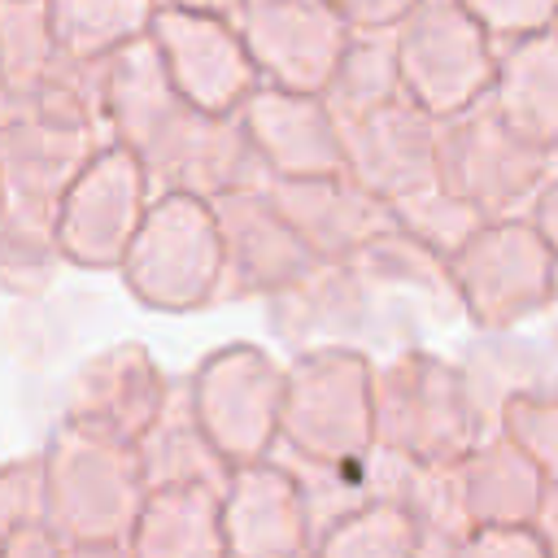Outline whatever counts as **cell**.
<instances>
[{"instance_id":"cell-41","label":"cell","mask_w":558,"mask_h":558,"mask_svg":"<svg viewBox=\"0 0 558 558\" xmlns=\"http://www.w3.org/2000/svg\"><path fill=\"white\" fill-rule=\"evenodd\" d=\"M4 196H9V187H4V170H0V205H4Z\"/></svg>"},{"instance_id":"cell-37","label":"cell","mask_w":558,"mask_h":558,"mask_svg":"<svg viewBox=\"0 0 558 558\" xmlns=\"http://www.w3.org/2000/svg\"><path fill=\"white\" fill-rule=\"evenodd\" d=\"M0 558H65L57 532L48 527V519H31L22 527H13L4 541H0Z\"/></svg>"},{"instance_id":"cell-39","label":"cell","mask_w":558,"mask_h":558,"mask_svg":"<svg viewBox=\"0 0 558 558\" xmlns=\"http://www.w3.org/2000/svg\"><path fill=\"white\" fill-rule=\"evenodd\" d=\"M536 532H541V541H545V554L558 558V484L545 488V501H541V510H536Z\"/></svg>"},{"instance_id":"cell-36","label":"cell","mask_w":558,"mask_h":558,"mask_svg":"<svg viewBox=\"0 0 558 558\" xmlns=\"http://www.w3.org/2000/svg\"><path fill=\"white\" fill-rule=\"evenodd\" d=\"M353 31H392L418 0H327Z\"/></svg>"},{"instance_id":"cell-1","label":"cell","mask_w":558,"mask_h":558,"mask_svg":"<svg viewBox=\"0 0 558 558\" xmlns=\"http://www.w3.org/2000/svg\"><path fill=\"white\" fill-rule=\"evenodd\" d=\"M96 109L105 140L144 161L153 192L174 187L214 201L266 183L240 118L187 105L148 35L96 65Z\"/></svg>"},{"instance_id":"cell-11","label":"cell","mask_w":558,"mask_h":558,"mask_svg":"<svg viewBox=\"0 0 558 558\" xmlns=\"http://www.w3.org/2000/svg\"><path fill=\"white\" fill-rule=\"evenodd\" d=\"M148 201H153V179L144 161L118 140H105L52 201V222L65 266L113 270Z\"/></svg>"},{"instance_id":"cell-2","label":"cell","mask_w":558,"mask_h":558,"mask_svg":"<svg viewBox=\"0 0 558 558\" xmlns=\"http://www.w3.org/2000/svg\"><path fill=\"white\" fill-rule=\"evenodd\" d=\"M44 519L65 558H105L131 545L140 501L148 493L135 445L57 418L44 449Z\"/></svg>"},{"instance_id":"cell-32","label":"cell","mask_w":558,"mask_h":558,"mask_svg":"<svg viewBox=\"0 0 558 558\" xmlns=\"http://www.w3.org/2000/svg\"><path fill=\"white\" fill-rule=\"evenodd\" d=\"M497 432H506L549 484H558V384L523 388L501 401Z\"/></svg>"},{"instance_id":"cell-30","label":"cell","mask_w":558,"mask_h":558,"mask_svg":"<svg viewBox=\"0 0 558 558\" xmlns=\"http://www.w3.org/2000/svg\"><path fill=\"white\" fill-rule=\"evenodd\" d=\"M388 218H392L401 231H410L418 244H427L432 253L453 257V253L484 227L488 214L475 209L466 196H458L449 183L432 179V183H423V187H414V192L388 201Z\"/></svg>"},{"instance_id":"cell-20","label":"cell","mask_w":558,"mask_h":558,"mask_svg":"<svg viewBox=\"0 0 558 558\" xmlns=\"http://www.w3.org/2000/svg\"><path fill=\"white\" fill-rule=\"evenodd\" d=\"M458 506L471 527L484 523H536V510L545 501L549 480L541 466L506 436V432H484L453 466H449Z\"/></svg>"},{"instance_id":"cell-13","label":"cell","mask_w":558,"mask_h":558,"mask_svg":"<svg viewBox=\"0 0 558 558\" xmlns=\"http://www.w3.org/2000/svg\"><path fill=\"white\" fill-rule=\"evenodd\" d=\"M153 48L161 52V65L170 83L183 92L187 105L205 113H235L244 96L262 83L248 44L227 13H196L157 4L148 26Z\"/></svg>"},{"instance_id":"cell-40","label":"cell","mask_w":558,"mask_h":558,"mask_svg":"<svg viewBox=\"0 0 558 558\" xmlns=\"http://www.w3.org/2000/svg\"><path fill=\"white\" fill-rule=\"evenodd\" d=\"M157 4H174V9H196V13H235L240 0H157Z\"/></svg>"},{"instance_id":"cell-3","label":"cell","mask_w":558,"mask_h":558,"mask_svg":"<svg viewBox=\"0 0 558 558\" xmlns=\"http://www.w3.org/2000/svg\"><path fill=\"white\" fill-rule=\"evenodd\" d=\"M96 65L65 57L44 87L0 105V170L13 196L52 205L83 161L105 144Z\"/></svg>"},{"instance_id":"cell-19","label":"cell","mask_w":558,"mask_h":558,"mask_svg":"<svg viewBox=\"0 0 558 558\" xmlns=\"http://www.w3.org/2000/svg\"><path fill=\"white\" fill-rule=\"evenodd\" d=\"M270 201L318 262H349L388 222V205L344 170L266 179Z\"/></svg>"},{"instance_id":"cell-17","label":"cell","mask_w":558,"mask_h":558,"mask_svg":"<svg viewBox=\"0 0 558 558\" xmlns=\"http://www.w3.org/2000/svg\"><path fill=\"white\" fill-rule=\"evenodd\" d=\"M170 388H174V379L166 375V366L153 357L148 344L118 340V344H105L100 353H92L74 371V379L65 388L61 418H70L87 432H100L109 440L135 445L148 432V423L161 414Z\"/></svg>"},{"instance_id":"cell-14","label":"cell","mask_w":558,"mask_h":558,"mask_svg":"<svg viewBox=\"0 0 558 558\" xmlns=\"http://www.w3.org/2000/svg\"><path fill=\"white\" fill-rule=\"evenodd\" d=\"M231 17L262 83L301 92H323L353 31L327 0H240Z\"/></svg>"},{"instance_id":"cell-34","label":"cell","mask_w":558,"mask_h":558,"mask_svg":"<svg viewBox=\"0 0 558 558\" xmlns=\"http://www.w3.org/2000/svg\"><path fill=\"white\" fill-rule=\"evenodd\" d=\"M497 44L558 22V0H458Z\"/></svg>"},{"instance_id":"cell-18","label":"cell","mask_w":558,"mask_h":558,"mask_svg":"<svg viewBox=\"0 0 558 558\" xmlns=\"http://www.w3.org/2000/svg\"><path fill=\"white\" fill-rule=\"evenodd\" d=\"M266 179L288 174H323L344 170V135L340 118L323 100V92L257 83L235 109Z\"/></svg>"},{"instance_id":"cell-10","label":"cell","mask_w":558,"mask_h":558,"mask_svg":"<svg viewBox=\"0 0 558 558\" xmlns=\"http://www.w3.org/2000/svg\"><path fill=\"white\" fill-rule=\"evenodd\" d=\"M554 174V153L506 122L493 100H480L440 122V170L436 179L466 196L488 218L527 214L541 183Z\"/></svg>"},{"instance_id":"cell-25","label":"cell","mask_w":558,"mask_h":558,"mask_svg":"<svg viewBox=\"0 0 558 558\" xmlns=\"http://www.w3.org/2000/svg\"><path fill=\"white\" fill-rule=\"evenodd\" d=\"M65 266L52 205L31 196H4L0 205V292L9 296H44Z\"/></svg>"},{"instance_id":"cell-33","label":"cell","mask_w":558,"mask_h":558,"mask_svg":"<svg viewBox=\"0 0 558 558\" xmlns=\"http://www.w3.org/2000/svg\"><path fill=\"white\" fill-rule=\"evenodd\" d=\"M44 514V462L35 453H17L0 462V541Z\"/></svg>"},{"instance_id":"cell-16","label":"cell","mask_w":558,"mask_h":558,"mask_svg":"<svg viewBox=\"0 0 558 558\" xmlns=\"http://www.w3.org/2000/svg\"><path fill=\"white\" fill-rule=\"evenodd\" d=\"M344 174L357 179L384 205L432 183L440 170V118L405 92L375 105L362 118L340 122Z\"/></svg>"},{"instance_id":"cell-6","label":"cell","mask_w":558,"mask_h":558,"mask_svg":"<svg viewBox=\"0 0 558 558\" xmlns=\"http://www.w3.org/2000/svg\"><path fill=\"white\" fill-rule=\"evenodd\" d=\"M122 288L157 314H201L218 305L222 240L214 205L196 192H153L126 253L118 257Z\"/></svg>"},{"instance_id":"cell-24","label":"cell","mask_w":558,"mask_h":558,"mask_svg":"<svg viewBox=\"0 0 558 558\" xmlns=\"http://www.w3.org/2000/svg\"><path fill=\"white\" fill-rule=\"evenodd\" d=\"M135 453H140V466H144V480L148 488L153 484H227L231 475V462L214 449V440L205 436L201 418L192 414L187 405V392H183V379H174L161 414L148 423V432L135 440Z\"/></svg>"},{"instance_id":"cell-31","label":"cell","mask_w":558,"mask_h":558,"mask_svg":"<svg viewBox=\"0 0 558 558\" xmlns=\"http://www.w3.org/2000/svg\"><path fill=\"white\" fill-rule=\"evenodd\" d=\"M275 453H279V458L288 462V471L296 475L318 536H323L340 514H349L357 501L371 497V480H366V458H371V453H366V458H349V462L301 458V453H288V449H279V445H275Z\"/></svg>"},{"instance_id":"cell-38","label":"cell","mask_w":558,"mask_h":558,"mask_svg":"<svg viewBox=\"0 0 558 558\" xmlns=\"http://www.w3.org/2000/svg\"><path fill=\"white\" fill-rule=\"evenodd\" d=\"M527 218L536 222V231L545 235L549 253L558 257V166H554V174L541 183V192L532 196V205H527Z\"/></svg>"},{"instance_id":"cell-22","label":"cell","mask_w":558,"mask_h":558,"mask_svg":"<svg viewBox=\"0 0 558 558\" xmlns=\"http://www.w3.org/2000/svg\"><path fill=\"white\" fill-rule=\"evenodd\" d=\"M126 558H227L218 484H153L140 501Z\"/></svg>"},{"instance_id":"cell-8","label":"cell","mask_w":558,"mask_h":558,"mask_svg":"<svg viewBox=\"0 0 558 558\" xmlns=\"http://www.w3.org/2000/svg\"><path fill=\"white\" fill-rule=\"evenodd\" d=\"M401 92L440 122L488 100L497 39L458 0H418L392 26Z\"/></svg>"},{"instance_id":"cell-21","label":"cell","mask_w":558,"mask_h":558,"mask_svg":"<svg viewBox=\"0 0 558 558\" xmlns=\"http://www.w3.org/2000/svg\"><path fill=\"white\" fill-rule=\"evenodd\" d=\"M349 266L375 288V296L401 301L405 314H427L436 323L462 318L453 275H449V257L418 244L392 218L357 248V257H349Z\"/></svg>"},{"instance_id":"cell-5","label":"cell","mask_w":558,"mask_h":558,"mask_svg":"<svg viewBox=\"0 0 558 558\" xmlns=\"http://www.w3.org/2000/svg\"><path fill=\"white\" fill-rule=\"evenodd\" d=\"M279 449L349 462L375 449V357L362 344H301L283 371Z\"/></svg>"},{"instance_id":"cell-9","label":"cell","mask_w":558,"mask_h":558,"mask_svg":"<svg viewBox=\"0 0 558 558\" xmlns=\"http://www.w3.org/2000/svg\"><path fill=\"white\" fill-rule=\"evenodd\" d=\"M283 371L288 362H279L270 349L253 340H227L183 375L192 414L201 418L205 436L231 466L275 453Z\"/></svg>"},{"instance_id":"cell-26","label":"cell","mask_w":558,"mask_h":558,"mask_svg":"<svg viewBox=\"0 0 558 558\" xmlns=\"http://www.w3.org/2000/svg\"><path fill=\"white\" fill-rule=\"evenodd\" d=\"M61 57L96 65L148 35L157 0H44Z\"/></svg>"},{"instance_id":"cell-43","label":"cell","mask_w":558,"mask_h":558,"mask_svg":"<svg viewBox=\"0 0 558 558\" xmlns=\"http://www.w3.org/2000/svg\"><path fill=\"white\" fill-rule=\"evenodd\" d=\"M554 26H558V22H554Z\"/></svg>"},{"instance_id":"cell-4","label":"cell","mask_w":558,"mask_h":558,"mask_svg":"<svg viewBox=\"0 0 558 558\" xmlns=\"http://www.w3.org/2000/svg\"><path fill=\"white\" fill-rule=\"evenodd\" d=\"M493 423L484 418L458 357L401 344L375 362V445L432 466H453Z\"/></svg>"},{"instance_id":"cell-12","label":"cell","mask_w":558,"mask_h":558,"mask_svg":"<svg viewBox=\"0 0 558 558\" xmlns=\"http://www.w3.org/2000/svg\"><path fill=\"white\" fill-rule=\"evenodd\" d=\"M209 205H214L218 240H222L218 305L222 301H270L296 288L318 266V257L305 248V240L292 231V222L270 201L266 183L214 196Z\"/></svg>"},{"instance_id":"cell-42","label":"cell","mask_w":558,"mask_h":558,"mask_svg":"<svg viewBox=\"0 0 558 558\" xmlns=\"http://www.w3.org/2000/svg\"><path fill=\"white\" fill-rule=\"evenodd\" d=\"M554 166H558V153H554Z\"/></svg>"},{"instance_id":"cell-7","label":"cell","mask_w":558,"mask_h":558,"mask_svg":"<svg viewBox=\"0 0 558 558\" xmlns=\"http://www.w3.org/2000/svg\"><path fill=\"white\" fill-rule=\"evenodd\" d=\"M458 310L475 331H510L558 296V257L527 214H497L449 257Z\"/></svg>"},{"instance_id":"cell-29","label":"cell","mask_w":558,"mask_h":558,"mask_svg":"<svg viewBox=\"0 0 558 558\" xmlns=\"http://www.w3.org/2000/svg\"><path fill=\"white\" fill-rule=\"evenodd\" d=\"M318 558H423L418 523L392 497H366L314 545Z\"/></svg>"},{"instance_id":"cell-15","label":"cell","mask_w":558,"mask_h":558,"mask_svg":"<svg viewBox=\"0 0 558 558\" xmlns=\"http://www.w3.org/2000/svg\"><path fill=\"white\" fill-rule=\"evenodd\" d=\"M222 536L231 558H305L318 545L305 493L279 453L235 462L222 484Z\"/></svg>"},{"instance_id":"cell-27","label":"cell","mask_w":558,"mask_h":558,"mask_svg":"<svg viewBox=\"0 0 558 558\" xmlns=\"http://www.w3.org/2000/svg\"><path fill=\"white\" fill-rule=\"evenodd\" d=\"M392 96H401L392 31H349V39L331 65V78L323 83V100L331 105V113L340 122H349Z\"/></svg>"},{"instance_id":"cell-23","label":"cell","mask_w":558,"mask_h":558,"mask_svg":"<svg viewBox=\"0 0 558 558\" xmlns=\"http://www.w3.org/2000/svg\"><path fill=\"white\" fill-rule=\"evenodd\" d=\"M488 100L527 140L558 153V26L497 44Z\"/></svg>"},{"instance_id":"cell-28","label":"cell","mask_w":558,"mask_h":558,"mask_svg":"<svg viewBox=\"0 0 558 558\" xmlns=\"http://www.w3.org/2000/svg\"><path fill=\"white\" fill-rule=\"evenodd\" d=\"M44 0H0V105L31 96L61 70Z\"/></svg>"},{"instance_id":"cell-35","label":"cell","mask_w":558,"mask_h":558,"mask_svg":"<svg viewBox=\"0 0 558 558\" xmlns=\"http://www.w3.org/2000/svg\"><path fill=\"white\" fill-rule=\"evenodd\" d=\"M458 558H549L536 523H484L471 527Z\"/></svg>"}]
</instances>
